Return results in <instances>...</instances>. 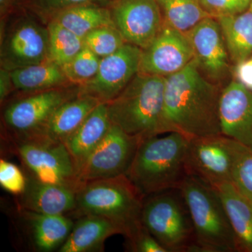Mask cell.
Instances as JSON below:
<instances>
[{"mask_svg": "<svg viewBox=\"0 0 252 252\" xmlns=\"http://www.w3.org/2000/svg\"><path fill=\"white\" fill-rule=\"evenodd\" d=\"M164 25L187 33L200 21L212 17L203 9L198 0H157Z\"/></svg>", "mask_w": 252, "mask_h": 252, "instance_id": "484cf974", "label": "cell"}, {"mask_svg": "<svg viewBox=\"0 0 252 252\" xmlns=\"http://www.w3.org/2000/svg\"><path fill=\"white\" fill-rule=\"evenodd\" d=\"M241 144L220 135L189 140L186 165L187 173L212 187L231 182L232 172Z\"/></svg>", "mask_w": 252, "mask_h": 252, "instance_id": "52a82bcc", "label": "cell"}, {"mask_svg": "<svg viewBox=\"0 0 252 252\" xmlns=\"http://www.w3.org/2000/svg\"><path fill=\"white\" fill-rule=\"evenodd\" d=\"M39 3L54 11L82 4H98L108 6L112 0H39Z\"/></svg>", "mask_w": 252, "mask_h": 252, "instance_id": "836d02e7", "label": "cell"}, {"mask_svg": "<svg viewBox=\"0 0 252 252\" xmlns=\"http://www.w3.org/2000/svg\"><path fill=\"white\" fill-rule=\"evenodd\" d=\"M221 199L234 233L237 251L252 252V203L231 182L214 187Z\"/></svg>", "mask_w": 252, "mask_h": 252, "instance_id": "ffe728a7", "label": "cell"}, {"mask_svg": "<svg viewBox=\"0 0 252 252\" xmlns=\"http://www.w3.org/2000/svg\"><path fill=\"white\" fill-rule=\"evenodd\" d=\"M142 51L126 43L114 54L101 59L95 77L79 87V94L104 103L115 98L139 72Z\"/></svg>", "mask_w": 252, "mask_h": 252, "instance_id": "8fae6325", "label": "cell"}, {"mask_svg": "<svg viewBox=\"0 0 252 252\" xmlns=\"http://www.w3.org/2000/svg\"><path fill=\"white\" fill-rule=\"evenodd\" d=\"M177 190L188 208L198 252H238L234 233L217 190L189 175Z\"/></svg>", "mask_w": 252, "mask_h": 252, "instance_id": "5b68a950", "label": "cell"}, {"mask_svg": "<svg viewBox=\"0 0 252 252\" xmlns=\"http://www.w3.org/2000/svg\"><path fill=\"white\" fill-rule=\"evenodd\" d=\"M16 143L18 155L36 180L77 189V167L64 144L18 138Z\"/></svg>", "mask_w": 252, "mask_h": 252, "instance_id": "9c48e42d", "label": "cell"}, {"mask_svg": "<svg viewBox=\"0 0 252 252\" xmlns=\"http://www.w3.org/2000/svg\"><path fill=\"white\" fill-rule=\"evenodd\" d=\"M128 242L132 252H167L166 249L144 226Z\"/></svg>", "mask_w": 252, "mask_h": 252, "instance_id": "d6a6232c", "label": "cell"}, {"mask_svg": "<svg viewBox=\"0 0 252 252\" xmlns=\"http://www.w3.org/2000/svg\"><path fill=\"white\" fill-rule=\"evenodd\" d=\"M55 12L53 20L83 39L97 28L115 26L110 9L102 5H78Z\"/></svg>", "mask_w": 252, "mask_h": 252, "instance_id": "cb8c5ba5", "label": "cell"}, {"mask_svg": "<svg viewBox=\"0 0 252 252\" xmlns=\"http://www.w3.org/2000/svg\"><path fill=\"white\" fill-rule=\"evenodd\" d=\"M233 74L235 81L252 92V56L234 64Z\"/></svg>", "mask_w": 252, "mask_h": 252, "instance_id": "e575fe53", "label": "cell"}, {"mask_svg": "<svg viewBox=\"0 0 252 252\" xmlns=\"http://www.w3.org/2000/svg\"><path fill=\"white\" fill-rule=\"evenodd\" d=\"M73 97V94L59 88L39 91L9 106L5 111V122L16 132L18 138L27 137L40 128L60 106Z\"/></svg>", "mask_w": 252, "mask_h": 252, "instance_id": "5bb4252c", "label": "cell"}, {"mask_svg": "<svg viewBox=\"0 0 252 252\" xmlns=\"http://www.w3.org/2000/svg\"><path fill=\"white\" fill-rule=\"evenodd\" d=\"M142 140L112 124L102 140L78 168V182L126 175Z\"/></svg>", "mask_w": 252, "mask_h": 252, "instance_id": "ba28073f", "label": "cell"}, {"mask_svg": "<svg viewBox=\"0 0 252 252\" xmlns=\"http://www.w3.org/2000/svg\"><path fill=\"white\" fill-rule=\"evenodd\" d=\"M221 91L200 72L194 59L180 72L165 77L164 133L178 132L189 140L221 134Z\"/></svg>", "mask_w": 252, "mask_h": 252, "instance_id": "6da1fadb", "label": "cell"}, {"mask_svg": "<svg viewBox=\"0 0 252 252\" xmlns=\"http://www.w3.org/2000/svg\"><path fill=\"white\" fill-rule=\"evenodd\" d=\"M144 198L126 175L89 181L78 186L71 214L78 218L94 215L109 219L122 228L129 241L144 227Z\"/></svg>", "mask_w": 252, "mask_h": 252, "instance_id": "3957f363", "label": "cell"}, {"mask_svg": "<svg viewBox=\"0 0 252 252\" xmlns=\"http://www.w3.org/2000/svg\"><path fill=\"white\" fill-rule=\"evenodd\" d=\"M124 235L117 223L106 217L88 215L79 217L60 252H89L103 249L105 240L112 235Z\"/></svg>", "mask_w": 252, "mask_h": 252, "instance_id": "d6986e66", "label": "cell"}, {"mask_svg": "<svg viewBox=\"0 0 252 252\" xmlns=\"http://www.w3.org/2000/svg\"><path fill=\"white\" fill-rule=\"evenodd\" d=\"M111 126L107 104L102 102L64 142L77 170L86 157L104 138Z\"/></svg>", "mask_w": 252, "mask_h": 252, "instance_id": "44dd1931", "label": "cell"}, {"mask_svg": "<svg viewBox=\"0 0 252 252\" xmlns=\"http://www.w3.org/2000/svg\"><path fill=\"white\" fill-rule=\"evenodd\" d=\"M100 60L85 46L75 57L62 66V69L69 82L81 87L95 77Z\"/></svg>", "mask_w": 252, "mask_h": 252, "instance_id": "83f0119b", "label": "cell"}, {"mask_svg": "<svg viewBox=\"0 0 252 252\" xmlns=\"http://www.w3.org/2000/svg\"><path fill=\"white\" fill-rule=\"evenodd\" d=\"M203 9L214 18L240 14L249 9L250 0H198Z\"/></svg>", "mask_w": 252, "mask_h": 252, "instance_id": "1f68e13d", "label": "cell"}, {"mask_svg": "<svg viewBox=\"0 0 252 252\" xmlns=\"http://www.w3.org/2000/svg\"><path fill=\"white\" fill-rule=\"evenodd\" d=\"M28 182L17 165L4 159L0 160V185L6 191L21 195L26 190Z\"/></svg>", "mask_w": 252, "mask_h": 252, "instance_id": "4dcf8cb0", "label": "cell"}, {"mask_svg": "<svg viewBox=\"0 0 252 252\" xmlns=\"http://www.w3.org/2000/svg\"><path fill=\"white\" fill-rule=\"evenodd\" d=\"M164 90L165 77L137 73L119 95L106 103L109 120L142 140L164 134Z\"/></svg>", "mask_w": 252, "mask_h": 252, "instance_id": "277c9868", "label": "cell"}, {"mask_svg": "<svg viewBox=\"0 0 252 252\" xmlns=\"http://www.w3.org/2000/svg\"><path fill=\"white\" fill-rule=\"evenodd\" d=\"M0 98L1 102L8 95L11 91V86H14L11 81V73L5 69H1V81H0Z\"/></svg>", "mask_w": 252, "mask_h": 252, "instance_id": "d590c367", "label": "cell"}, {"mask_svg": "<svg viewBox=\"0 0 252 252\" xmlns=\"http://www.w3.org/2000/svg\"><path fill=\"white\" fill-rule=\"evenodd\" d=\"M31 223L34 246L41 252L60 248L72 231L74 223L67 215H44L25 211Z\"/></svg>", "mask_w": 252, "mask_h": 252, "instance_id": "7402d4cb", "label": "cell"}, {"mask_svg": "<svg viewBox=\"0 0 252 252\" xmlns=\"http://www.w3.org/2000/svg\"><path fill=\"white\" fill-rule=\"evenodd\" d=\"M250 9H251V10L252 11V0L251 1V3H250Z\"/></svg>", "mask_w": 252, "mask_h": 252, "instance_id": "74e56055", "label": "cell"}, {"mask_svg": "<svg viewBox=\"0 0 252 252\" xmlns=\"http://www.w3.org/2000/svg\"><path fill=\"white\" fill-rule=\"evenodd\" d=\"M77 189L69 186L28 182L21 195L20 205L24 211L44 215H70L75 208Z\"/></svg>", "mask_w": 252, "mask_h": 252, "instance_id": "ac0fdd59", "label": "cell"}, {"mask_svg": "<svg viewBox=\"0 0 252 252\" xmlns=\"http://www.w3.org/2000/svg\"><path fill=\"white\" fill-rule=\"evenodd\" d=\"M108 7L126 43L142 50L153 42L165 26L157 0H112Z\"/></svg>", "mask_w": 252, "mask_h": 252, "instance_id": "30bf717a", "label": "cell"}, {"mask_svg": "<svg viewBox=\"0 0 252 252\" xmlns=\"http://www.w3.org/2000/svg\"><path fill=\"white\" fill-rule=\"evenodd\" d=\"M185 34L203 75L216 84L224 79L232 63L218 20L205 18Z\"/></svg>", "mask_w": 252, "mask_h": 252, "instance_id": "4fadbf2b", "label": "cell"}, {"mask_svg": "<svg viewBox=\"0 0 252 252\" xmlns=\"http://www.w3.org/2000/svg\"><path fill=\"white\" fill-rule=\"evenodd\" d=\"M151 195L144 202V226L167 252H198L187 205L180 190Z\"/></svg>", "mask_w": 252, "mask_h": 252, "instance_id": "8992f818", "label": "cell"}, {"mask_svg": "<svg viewBox=\"0 0 252 252\" xmlns=\"http://www.w3.org/2000/svg\"><path fill=\"white\" fill-rule=\"evenodd\" d=\"M221 134L252 149V92L233 79L222 89Z\"/></svg>", "mask_w": 252, "mask_h": 252, "instance_id": "9a60e30c", "label": "cell"}, {"mask_svg": "<svg viewBox=\"0 0 252 252\" xmlns=\"http://www.w3.org/2000/svg\"><path fill=\"white\" fill-rule=\"evenodd\" d=\"M154 136L141 142L126 175L144 198L177 190L188 175L189 139L178 132Z\"/></svg>", "mask_w": 252, "mask_h": 252, "instance_id": "7a4b0ae2", "label": "cell"}, {"mask_svg": "<svg viewBox=\"0 0 252 252\" xmlns=\"http://www.w3.org/2000/svg\"><path fill=\"white\" fill-rule=\"evenodd\" d=\"M49 32L35 23L26 22L15 30L3 51L8 67L14 69L49 59Z\"/></svg>", "mask_w": 252, "mask_h": 252, "instance_id": "e0dca14e", "label": "cell"}, {"mask_svg": "<svg viewBox=\"0 0 252 252\" xmlns=\"http://www.w3.org/2000/svg\"><path fill=\"white\" fill-rule=\"evenodd\" d=\"M10 73L14 87L24 91L56 89L69 81L62 67L50 60L39 64L16 68Z\"/></svg>", "mask_w": 252, "mask_h": 252, "instance_id": "d4e9b609", "label": "cell"}, {"mask_svg": "<svg viewBox=\"0 0 252 252\" xmlns=\"http://www.w3.org/2000/svg\"><path fill=\"white\" fill-rule=\"evenodd\" d=\"M193 59L185 33L164 26L153 42L142 50L138 73L167 77L180 72Z\"/></svg>", "mask_w": 252, "mask_h": 252, "instance_id": "7c38bea8", "label": "cell"}, {"mask_svg": "<svg viewBox=\"0 0 252 252\" xmlns=\"http://www.w3.org/2000/svg\"><path fill=\"white\" fill-rule=\"evenodd\" d=\"M220 23L230 61L235 64L252 56V11L216 18Z\"/></svg>", "mask_w": 252, "mask_h": 252, "instance_id": "603a6c76", "label": "cell"}, {"mask_svg": "<svg viewBox=\"0 0 252 252\" xmlns=\"http://www.w3.org/2000/svg\"><path fill=\"white\" fill-rule=\"evenodd\" d=\"M9 1V0H0V4H1V7L2 8L5 4H7L8 1Z\"/></svg>", "mask_w": 252, "mask_h": 252, "instance_id": "8d00e7d4", "label": "cell"}, {"mask_svg": "<svg viewBox=\"0 0 252 252\" xmlns=\"http://www.w3.org/2000/svg\"><path fill=\"white\" fill-rule=\"evenodd\" d=\"M250 1H252V0H250Z\"/></svg>", "mask_w": 252, "mask_h": 252, "instance_id": "f35d334b", "label": "cell"}, {"mask_svg": "<svg viewBox=\"0 0 252 252\" xmlns=\"http://www.w3.org/2000/svg\"><path fill=\"white\" fill-rule=\"evenodd\" d=\"M231 183L252 203V149L243 144L235 159Z\"/></svg>", "mask_w": 252, "mask_h": 252, "instance_id": "f546056e", "label": "cell"}, {"mask_svg": "<svg viewBox=\"0 0 252 252\" xmlns=\"http://www.w3.org/2000/svg\"><path fill=\"white\" fill-rule=\"evenodd\" d=\"M49 59L62 66L69 62L85 47L83 38L52 19L48 26Z\"/></svg>", "mask_w": 252, "mask_h": 252, "instance_id": "4316f807", "label": "cell"}, {"mask_svg": "<svg viewBox=\"0 0 252 252\" xmlns=\"http://www.w3.org/2000/svg\"><path fill=\"white\" fill-rule=\"evenodd\" d=\"M85 46L99 59L110 56L120 49L126 41L115 26L94 30L84 38Z\"/></svg>", "mask_w": 252, "mask_h": 252, "instance_id": "f1b7e54d", "label": "cell"}, {"mask_svg": "<svg viewBox=\"0 0 252 252\" xmlns=\"http://www.w3.org/2000/svg\"><path fill=\"white\" fill-rule=\"evenodd\" d=\"M98 99L87 94H78L56 109L40 128L21 140L64 143L99 104Z\"/></svg>", "mask_w": 252, "mask_h": 252, "instance_id": "2e32d148", "label": "cell"}]
</instances>
